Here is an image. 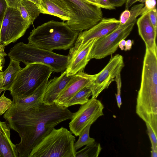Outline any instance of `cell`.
Returning a JSON list of instances; mask_svg holds the SVG:
<instances>
[{
    "mask_svg": "<svg viewBox=\"0 0 157 157\" xmlns=\"http://www.w3.org/2000/svg\"><path fill=\"white\" fill-rule=\"evenodd\" d=\"M119 25V20L113 18H103L91 28L79 32L75 46L71 48L76 50L92 39H98L114 30Z\"/></svg>",
    "mask_w": 157,
    "mask_h": 157,
    "instance_id": "cell-12",
    "label": "cell"
},
{
    "mask_svg": "<svg viewBox=\"0 0 157 157\" xmlns=\"http://www.w3.org/2000/svg\"><path fill=\"white\" fill-rule=\"evenodd\" d=\"M8 55L10 59L22 62L25 65L35 63L46 65L57 73L66 70L69 59L68 55H59L21 42L11 48Z\"/></svg>",
    "mask_w": 157,
    "mask_h": 157,
    "instance_id": "cell-3",
    "label": "cell"
},
{
    "mask_svg": "<svg viewBox=\"0 0 157 157\" xmlns=\"http://www.w3.org/2000/svg\"><path fill=\"white\" fill-rule=\"evenodd\" d=\"M31 25L22 17L17 8L8 6L0 25V43L5 46L15 42Z\"/></svg>",
    "mask_w": 157,
    "mask_h": 157,
    "instance_id": "cell-7",
    "label": "cell"
},
{
    "mask_svg": "<svg viewBox=\"0 0 157 157\" xmlns=\"http://www.w3.org/2000/svg\"><path fill=\"white\" fill-rule=\"evenodd\" d=\"M2 73V72L0 71V76L1 75Z\"/></svg>",
    "mask_w": 157,
    "mask_h": 157,
    "instance_id": "cell-40",
    "label": "cell"
},
{
    "mask_svg": "<svg viewBox=\"0 0 157 157\" xmlns=\"http://www.w3.org/2000/svg\"><path fill=\"white\" fill-rule=\"evenodd\" d=\"M147 128V133L151 144V154L155 155L157 153V134L154 131L151 126L145 123Z\"/></svg>",
    "mask_w": 157,
    "mask_h": 157,
    "instance_id": "cell-24",
    "label": "cell"
},
{
    "mask_svg": "<svg viewBox=\"0 0 157 157\" xmlns=\"http://www.w3.org/2000/svg\"><path fill=\"white\" fill-rule=\"evenodd\" d=\"M114 81L116 83L117 86V94H115L117 105L120 108L122 104L121 91V73L119 74L115 78Z\"/></svg>",
    "mask_w": 157,
    "mask_h": 157,
    "instance_id": "cell-27",
    "label": "cell"
},
{
    "mask_svg": "<svg viewBox=\"0 0 157 157\" xmlns=\"http://www.w3.org/2000/svg\"><path fill=\"white\" fill-rule=\"evenodd\" d=\"M10 63L0 76V91L8 90L13 84L16 77L21 69L20 62L10 59Z\"/></svg>",
    "mask_w": 157,
    "mask_h": 157,
    "instance_id": "cell-19",
    "label": "cell"
},
{
    "mask_svg": "<svg viewBox=\"0 0 157 157\" xmlns=\"http://www.w3.org/2000/svg\"><path fill=\"white\" fill-rule=\"evenodd\" d=\"M53 72L50 67L44 64H28L18 72L8 90L13 98H22L29 96L48 80Z\"/></svg>",
    "mask_w": 157,
    "mask_h": 157,
    "instance_id": "cell-6",
    "label": "cell"
},
{
    "mask_svg": "<svg viewBox=\"0 0 157 157\" xmlns=\"http://www.w3.org/2000/svg\"><path fill=\"white\" fill-rule=\"evenodd\" d=\"M75 137L67 128H54L32 150L29 157H75Z\"/></svg>",
    "mask_w": 157,
    "mask_h": 157,
    "instance_id": "cell-4",
    "label": "cell"
},
{
    "mask_svg": "<svg viewBox=\"0 0 157 157\" xmlns=\"http://www.w3.org/2000/svg\"><path fill=\"white\" fill-rule=\"evenodd\" d=\"M97 40L92 39L77 49L74 50L71 48L70 49L68 63L65 70L67 75H73L79 72L83 71L90 61L88 59V55Z\"/></svg>",
    "mask_w": 157,
    "mask_h": 157,
    "instance_id": "cell-14",
    "label": "cell"
},
{
    "mask_svg": "<svg viewBox=\"0 0 157 157\" xmlns=\"http://www.w3.org/2000/svg\"><path fill=\"white\" fill-rule=\"evenodd\" d=\"M74 114L68 108L43 103L37 108L24 110L11 107L3 117L10 128L17 132L21 138L16 145L19 157H29L33 149L55 127L71 120Z\"/></svg>",
    "mask_w": 157,
    "mask_h": 157,
    "instance_id": "cell-1",
    "label": "cell"
},
{
    "mask_svg": "<svg viewBox=\"0 0 157 157\" xmlns=\"http://www.w3.org/2000/svg\"><path fill=\"white\" fill-rule=\"evenodd\" d=\"M87 3L97 5L101 8L109 10L115 9L110 3L108 0H82Z\"/></svg>",
    "mask_w": 157,
    "mask_h": 157,
    "instance_id": "cell-26",
    "label": "cell"
},
{
    "mask_svg": "<svg viewBox=\"0 0 157 157\" xmlns=\"http://www.w3.org/2000/svg\"><path fill=\"white\" fill-rule=\"evenodd\" d=\"M36 4L40 8V2L39 0H29Z\"/></svg>",
    "mask_w": 157,
    "mask_h": 157,
    "instance_id": "cell-38",
    "label": "cell"
},
{
    "mask_svg": "<svg viewBox=\"0 0 157 157\" xmlns=\"http://www.w3.org/2000/svg\"><path fill=\"white\" fill-rule=\"evenodd\" d=\"M5 46L0 43V71H2L5 60V56L7 54L4 51Z\"/></svg>",
    "mask_w": 157,
    "mask_h": 157,
    "instance_id": "cell-31",
    "label": "cell"
},
{
    "mask_svg": "<svg viewBox=\"0 0 157 157\" xmlns=\"http://www.w3.org/2000/svg\"><path fill=\"white\" fill-rule=\"evenodd\" d=\"M145 2V6L142 8V12L141 15L155 8L156 0H147Z\"/></svg>",
    "mask_w": 157,
    "mask_h": 157,
    "instance_id": "cell-29",
    "label": "cell"
},
{
    "mask_svg": "<svg viewBox=\"0 0 157 157\" xmlns=\"http://www.w3.org/2000/svg\"><path fill=\"white\" fill-rule=\"evenodd\" d=\"M138 0H127L125 3V10H128L129 8L135 3L138 1Z\"/></svg>",
    "mask_w": 157,
    "mask_h": 157,
    "instance_id": "cell-35",
    "label": "cell"
},
{
    "mask_svg": "<svg viewBox=\"0 0 157 157\" xmlns=\"http://www.w3.org/2000/svg\"><path fill=\"white\" fill-rule=\"evenodd\" d=\"M16 145L10 139V128L5 122L0 121V157H18Z\"/></svg>",
    "mask_w": 157,
    "mask_h": 157,
    "instance_id": "cell-18",
    "label": "cell"
},
{
    "mask_svg": "<svg viewBox=\"0 0 157 157\" xmlns=\"http://www.w3.org/2000/svg\"><path fill=\"white\" fill-rule=\"evenodd\" d=\"M8 6L10 7L17 8L18 4L21 0H6Z\"/></svg>",
    "mask_w": 157,
    "mask_h": 157,
    "instance_id": "cell-34",
    "label": "cell"
},
{
    "mask_svg": "<svg viewBox=\"0 0 157 157\" xmlns=\"http://www.w3.org/2000/svg\"><path fill=\"white\" fill-rule=\"evenodd\" d=\"M48 82V80L45 81L29 96L22 98H13L11 107L19 110L38 108L43 103V97Z\"/></svg>",
    "mask_w": 157,
    "mask_h": 157,
    "instance_id": "cell-16",
    "label": "cell"
},
{
    "mask_svg": "<svg viewBox=\"0 0 157 157\" xmlns=\"http://www.w3.org/2000/svg\"><path fill=\"white\" fill-rule=\"evenodd\" d=\"M91 124L87 126L82 132L77 141L75 143V147L76 151L83 146L92 144L95 140L90 136V131Z\"/></svg>",
    "mask_w": 157,
    "mask_h": 157,
    "instance_id": "cell-23",
    "label": "cell"
},
{
    "mask_svg": "<svg viewBox=\"0 0 157 157\" xmlns=\"http://www.w3.org/2000/svg\"><path fill=\"white\" fill-rule=\"evenodd\" d=\"M6 0H0V25H1L8 7Z\"/></svg>",
    "mask_w": 157,
    "mask_h": 157,
    "instance_id": "cell-30",
    "label": "cell"
},
{
    "mask_svg": "<svg viewBox=\"0 0 157 157\" xmlns=\"http://www.w3.org/2000/svg\"><path fill=\"white\" fill-rule=\"evenodd\" d=\"M149 19L152 23L155 32L157 33V12L156 9L154 8L148 12Z\"/></svg>",
    "mask_w": 157,
    "mask_h": 157,
    "instance_id": "cell-28",
    "label": "cell"
},
{
    "mask_svg": "<svg viewBox=\"0 0 157 157\" xmlns=\"http://www.w3.org/2000/svg\"><path fill=\"white\" fill-rule=\"evenodd\" d=\"M41 13L55 16L63 21H66L70 28L76 17L73 4L68 0H39Z\"/></svg>",
    "mask_w": 157,
    "mask_h": 157,
    "instance_id": "cell-11",
    "label": "cell"
},
{
    "mask_svg": "<svg viewBox=\"0 0 157 157\" xmlns=\"http://www.w3.org/2000/svg\"><path fill=\"white\" fill-rule=\"evenodd\" d=\"M90 75L80 71L72 76L66 86L55 100L54 104L65 107L70 99L83 88L88 87L94 78Z\"/></svg>",
    "mask_w": 157,
    "mask_h": 157,
    "instance_id": "cell-13",
    "label": "cell"
},
{
    "mask_svg": "<svg viewBox=\"0 0 157 157\" xmlns=\"http://www.w3.org/2000/svg\"><path fill=\"white\" fill-rule=\"evenodd\" d=\"M124 66L123 57L117 54L111 57L106 66L98 73L94 74L91 84L87 87L92 93V98H97L114 81Z\"/></svg>",
    "mask_w": 157,
    "mask_h": 157,
    "instance_id": "cell-9",
    "label": "cell"
},
{
    "mask_svg": "<svg viewBox=\"0 0 157 157\" xmlns=\"http://www.w3.org/2000/svg\"><path fill=\"white\" fill-rule=\"evenodd\" d=\"M104 108L101 102L96 98L89 99L74 113L69 124L70 131L76 136H78L87 126L92 125L99 117L104 115Z\"/></svg>",
    "mask_w": 157,
    "mask_h": 157,
    "instance_id": "cell-8",
    "label": "cell"
},
{
    "mask_svg": "<svg viewBox=\"0 0 157 157\" xmlns=\"http://www.w3.org/2000/svg\"><path fill=\"white\" fill-rule=\"evenodd\" d=\"M17 9L22 17L31 24L41 13L38 6L29 0H21L17 4Z\"/></svg>",
    "mask_w": 157,
    "mask_h": 157,
    "instance_id": "cell-20",
    "label": "cell"
},
{
    "mask_svg": "<svg viewBox=\"0 0 157 157\" xmlns=\"http://www.w3.org/2000/svg\"><path fill=\"white\" fill-rule=\"evenodd\" d=\"M131 15L130 11L128 10H125L121 14L120 16V25L125 24L128 20Z\"/></svg>",
    "mask_w": 157,
    "mask_h": 157,
    "instance_id": "cell-32",
    "label": "cell"
},
{
    "mask_svg": "<svg viewBox=\"0 0 157 157\" xmlns=\"http://www.w3.org/2000/svg\"><path fill=\"white\" fill-rule=\"evenodd\" d=\"M73 5L76 13L74 22L71 28L80 32L88 29L103 18L101 8L82 0H68Z\"/></svg>",
    "mask_w": 157,
    "mask_h": 157,
    "instance_id": "cell-10",
    "label": "cell"
},
{
    "mask_svg": "<svg viewBox=\"0 0 157 157\" xmlns=\"http://www.w3.org/2000/svg\"><path fill=\"white\" fill-rule=\"evenodd\" d=\"M92 95L90 89L87 87H85L77 92L70 99L65 107L68 108L75 105H81L84 104L88 102L89 97Z\"/></svg>",
    "mask_w": 157,
    "mask_h": 157,
    "instance_id": "cell-21",
    "label": "cell"
},
{
    "mask_svg": "<svg viewBox=\"0 0 157 157\" xmlns=\"http://www.w3.org/2000/svg\"><path fill=\"white\" fill-rule=\"evenodd\" d=\"M4 93L0 97V116L5 113L12 105V101L5 96Z\"/></svg>",
    "mask_w": 157,
    "mask_h": 157,
    "instance_id": "cell-25",
    "label": "cell"
},
{
    "mask_svg": "<svg viewBox=\"0 0 157 157\" xmlns=\"http://www.w3.org/2000/svg\"><path fill=\"white\" fill-rule=\"evenodd\" d=\"M112 5L114 7H118L122 6L127 0H108Z\"/></svg>",
    "mask_w": 157,
    "mask_h": 157,
    "instance_id": "cell-33",
    "label": "cell"
},
{
    "mask_svg": "<svg viewBox=\"0 0 157 157\" xmlns=\"http://www.w3.org/2000/svg\"><path fill=\"white\" fill-rule=\"evenodd\" d=\"M99 143L95 142L86 145L82 149L76 151L75 157H97L101 150Z\"/></svg>",
    "mask_w": 157,
    "mask_h": 157,
    "instance_id": "cell-22",
    "label": "cell"
},
{
    "mask_svg": "<svg viewBox=\"0 0 157 157\" xmlns=\"http://www.w3.org/2000/svg\"><path fill=\"white\" fill-rule=\"evenodd\" d=\"M148 12L142 15L137 20L138 33L144 42L146 47L157 51L156 43L157 33L151 22Z\"/></svg>",
    "mask_w": 157,
    "mask_h": 157,
    "instance_id": "cell-17",
    "label": "cell"
},
{
    "mask_svg": "<svg viewBox=\"0 0 157 157\" xmlns=\"http://www.w3.org/2000/svg\"><path fill=\"white\" fill-rule=\"evenodd\" d=\"M79 33L63 21L51 20L32 30L28 38V43L51 51L66 50L72 48Z\"/></svg>",
    "mask_w": 157,
    "mask_h": 157,
    "instance_id": "cell-2",
    "label": "cell"
},
{
    "mask_svg": "<svg viewBox=\"0 0 157 157\" xmlns=\"http://www.w3.org/2000/svg\"><path fill=\"white\" fill-rule=\"evenodd\" d=\"M147 0H138V1L142 2V3H144Z\"/></svg>",
    "mask_w": 157,
    "mask_h": 157,
    "instance_id": "cell-39",
    "label": "cell"
},
{
    "mask_svg": "<svg viewBox=\"0 0 157 157\" xmlns=\"http://www.w3.org/2000/svg\"><path fill=\"white\" fill-rule=\"evenodd\" d=\"M144 6L141 3L133 6L130 10V17L125 24L119 25L109 33L97 40L90 51L88 59H100L113 54L117 50L119 42L130 34L137 17L141 15Z\"/></svg>",
    "mask_w": 157,
    "mask_h": 157,
    "instance_id": "cell-5",
    "label": "cell"
},
{
    "mask_svg": "<svg viewBox=\"0 0 157 157\" xmlns=\"http://www.w3.org/2000/svg\"><path fill=\"white\" fill-rule=\"evenodd\" d=\"M126 44V40L125 39L122 40L119 43L118 47L121 50H124V47Z\"/></svg>",
    "mask_w": 157,
    "mask_h": 157,
    "instance_id": "cell-37",
    "label": "cell"
},
{
    "mask_svg": "<svg viewBox=\"0 0 157 157\" xmlns=\"http://www.w3.org/2000/svg\"><path fill=\"white\" fill-rule=\"evenodd\" d=\"M132 42L131 40L128 39L126 40L124 50L125 51L130 50L132 48Z\"/></svg>",
    "mask_w": 157,
    "mask_h": 157,
    "instance_id": "cell-36",
    "label": "cell"
},
{
    "mask_svg": "<svg viewBox=\"0 0 157 157\" xmlns=\"http://www.w3.org/2000/svg\"><path fill=\"white\" fill-rule=\"evenodd\" d=\"M73 75H67L65 71L59 76L55 77L48 82L43 97V103L48 105L54 104Z\"/></svg>",
    "mask_w": 157,
    "mask_h": 157,
    "instance_id": "cell-15",
    "label": "cell"
}]
</instances>
